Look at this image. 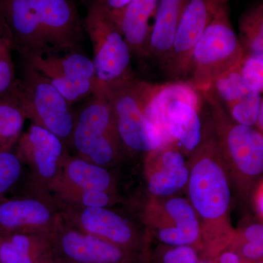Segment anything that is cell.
Instances as JSON below:
<instances>
[{
    "label": "cell",
    "instance_id": "9a60e30c",
    "mask_svg": "<svg viewBox=\"0 0 263 263\" xmlns=\"http://www.w3.org/2000/svg\"><path fill=\"white\" fill-rule=\"evenodd\" d=\"M32 195L0 202V236L19 233H52L60 214L49 194Z\"/></svg>",
    "mask_w": 263,
    "mask_h": 263
},
{
    "label": "cell",
    "instance_id": "6da1fadb",
    "mask_svg": "<svg viewBox=\"0 0 263 263\" xmlns=\"http://www.w3.org/2000/svg\"><path fill=\"white\" fill-rule=\"evenodd\" d=\"M187 162L186 187L200 223V257L215 259L228 248L235 230L230 219L231 182L209 119L204 123L202 141Z\"/></svg>",
    "mask_w": 263,
    "mask_h": 263
},
{
    "label": "cell",
    "instance_id": "484cf974",
    "mask_svg": "<svg viewBox=\"0 0 263 263\" xmlns=\"http://www.w3.org/2000/svg\"><path fill=\"white\" fill-rule=\"evenodd\" d=\"M243 56H263V5H252L239 19L238 36Z\"/></svg>",
    "mask_w": 263,
    "mask_h": 263
},
{
    "label": "cell",
    "instance_id": "83f0119b",
    "mask_svg": "<svg viewBox=\"0 0 263 263\" xmlns=\"http://www.w3.org/2000/svg\"><path fill=\"white\" fill-rule=\"evenodd\" d=\"M23 164L14 151L0 152V202L6 194L18 182L22 176Z\"/></svg>",
    "mask_w": 263,
    "mask_h": 263
},
{
    "label": "cell",
    "instance_id": "ac0fdd59",
    "mask_svg": "<svg viewBox=\"0 0 263 263\" xmlns=\"http://www.w3.org/2000/svg\"><path fill=\"white\" fill-rule=\"evenodd\" d=\"M0 13L24 59L53 52L28 0H0Z\"/></svg>",
    "mask_w": 263,
    "mask_h": 263
},
{
    "label": "cell",
    "instance_id": "277c9868",
    "mask_svg": "<svg viewBox=\"0 0 263 263\" xmlns=\"http://www.w3.org/2000/svg\"><path fill=\"white\" fill-rule=\"evenodd\" d=\"M243 51L230 19L228 0H223L194 48L186 81L200 91L238 65Z\"/></svg>",
    "mask_w": 263,
    "mask_h": 263
},
{
    "label": "cell",
    "instance_id": "7a4b0ae2",
    "mask_svg": "<svg viewBox=\"0 0 263 263\" xmlns=\"http://www.w3.org/2000/svg\"><path fill=\"white\" fill-rule=\"evenodd\" d=\"M204 105L202 93L187 81L147 84L145 116L162 134L164 144L175 142L183 155L190 156L202 141Z\"/></svg>",
    "mask_w": 263,
    "mask_h": 263
},
{
    "label": "cell",
    "instance_id": "d4e9b609",
    "mask_svg": "<svg viewBox=\"0 0 263 263\" xmlns=\"http://www.w3.org/2000/svg\"><path fill=\"white\" fill-rule=\"evenodd\" d=\"M25 120L13 95L0 98V152L13 150Z\"/></svg>",
    "mask_w": 263,
    "mask_h": 263
},
{
    "label": "cell",
    "instance_id": "2e32d148",
    "mask_svg": "<svg viewBox=\"0 0 263 263\" xmlns=\"http://www.w3.org/2000/svg\"><path fill=\"white\" fill-rule=\"evenodd\" d=\"M53 53L77 51L82 28L69 0H28Z\"/></svg>",
    "mask_w": 263,
    "mask_h": 263
},
{
    "label": "cell",
    "instance_id": "4dcf8cb0",
    "mask_svg": "<svg viewBox=\"0 0 263 263\" xmlns=\"http://www.w3.org/2000/svg\"><path fill=\"white\" fill-rule=\"evenodd\" d=\"M254 208H255L256 212L259 216L261 220L263 217V192H262V182L258 183L257 190L254 191Z\"/></svg>",
    "mask_w": 263,
    "mask_h": 263
},
{
    "label": "cell",
    "instance_id": "ba28073f",
    "mask_svg": "<svg viewBox=\"0 0 263 263\" xmlns=\"http://www.w3.org/2000/svg\"><path fill=\"white\" fill-rule=\"evenodd\" d=\"M84 27L92 44V62L98 87L133 79L130 50L111 17L90 4Z\"/></svg>",
    "mask_w": 263,
    "mask_h": 263
},
{
    "label": "cell",
    "instance_id": "44dd1931",
    "mask_svg": "<svg viewBox=\"0 0 263 263\" xmlns=\"http://www.w3.org/2000/svg\"><path fill=\"white\" fill-rule=\"evenodd\" d=\"M51 233H19L0 236V263H54Z\"/></svg>",
    "mask_w": 263,
    "mask_h": 263
},
{
    "label": "cell",
    "instance_id": "8992f818",
    "mask_svg": "<svg viewBox=\"0 0 263 263\" xmlns=\"http://www.w3.org/2000/svg\"><path fill=\"white\" fill-rule=\"evenodd\" d=\"M90 99L76 116L70 146L81 158L108 168L119 160L122 143L105 91L97 88Z\"/></svg>",
    "mask_w": 263,
    "mask_h": 263
},
{
    "label": "cell",
    "instance_id": "4316f807",
    "mask_svg": "<svg viewBox=\"0 0 263 263\" xmlns=\"http://www.w3.org/2000/svg\"><path fill=\"white\" fill-rule=\"evenodd\" d=\"M200 252L190 246L159 245L150 252L148 249L143 263H198Z\"/></svg>",
    "mask_w": 263,
    "mask_h": 263
},
{
    "label": "cell",
    "instance_id": "3957f363",
    "mask_svg": "<svg viewBox=\"0 0 263 263\" xmlns=\"http://www.w3.org/2000/svg\"><path fill=\"white\" fill-rule=\"evenodd\" d=\"M201 93L230 181L245 198L262 178L263 134L254 127L235 122L214 99Z\"/></svg>",
    "mask_w": 263,
    "mask_h": 263
},
{
    "label": "cell",
    "instance_id": "7402d4cb",
    "mask_svg": "<svg viewBox=\"0 0 263 263\" xmlns=\"http://www.w3.org/2000/svg\"><path fill=\"white\" fill-rule=\"evenodd\" d=\"M187 0H159L148 45V58L163 70L171 54L176 29Z\"/></svg>",
    "mask_w": 263,
    "mask_h": 263
},
{
    "label": "cell",
    "instance_id": "9c48e42d",
    "mask_svg": "<svg viewBox=\"0 0 263 263\" xmlns=\"http://www.w3.org/2000/svg\"><path fill=\"white\" fill-rule=\"evenodd\" d=\"M146 234L161 245L190 246L201 252V232L187 199L152 196L143 214Z\"/></svg>",
    "mask_w": 263,
    "mask_h": 263
},
{
    "label": "cell",
    "instance_id": "d6986e66",
    "mask_svg": "<svg viewBox=\"0 0 263 263\" xmlns=\"http://www.w3.org/2000/svg\"><path fill=\"white\" fill-rule=\"evenodd\" d=\"M220 105L229 117L239 124H248L257 117L262 102L260 93L246 87L240 73V63L219 76L205 91Z\"/></svg>",
    "mask_w": 263,
    "mask_h": 263
},
{
    "label": "cell",
    "instance_id": "f546056e",
    "mask_svg": "<svg viewBox=\"0 0 263 263\" xmlns=\"http://www.w3.org/2000/svg\"><path fill=\"white\" fill-rule=\"evenodd\" d=\"M215 259L216 263H243L238 254L227 249L221 252Z\"/></svg>",
    "mask_w": 263,
    "mask_h": 263
},
{
    "label": "cell",
    "instance_id": "f1b7e54d",
    "mask_svg": "<svg viewBox=\"0 0 263 263\" xmlns=\"http://www.w3.org/2000/svg\"><path fill=\"white\" fill-rule=\"evenodd\" d=\"M240 73L246 87L262 94L263 56H243L240 62Z\"/></svg>",
    "mask_w": 263,
    "mask_h": 263
},
{
    "label": "cell",
    "instance_id": "cb8c5ba5",
    "mask_svg": "<svg viewBox=\"0 0 263 263\" xmlns=\"http://www.w3.org/2000/svg\"><path fill=\"white\" fill-rule=\"evenodd\" d=\"M46 193L56 203L78 208H110L120 201L117 193L84 190L61 181L51 185Z\"/></svg>",
    "mask_w": 263,
    "mask_h": 263
},
{
    "label": "cell",
    "instance_id": "603a6c76",
    "mask_svg": "<svg viewBox=\"0 0 263 263\" xmlns=\"http://www.w3.org/2000/svg\"><path fill=\"white\" fill-rule=\"evenodd\" d=\"M57 181L84 190L117 193V181L108 168L79 156L67 157Z\"/></svg>",
    "mask_w": 263,
    "mask_h": 263
},
{
    "label": "cell",
    "instance_id": "ffe728a7",
    "mask_svg": "<svg viewBox=\"0 0 263 263\" xmlns=\"http://www.w3.org/2000/svg\"><path fill=\"white\" fill-rule=\"evenodd\" d=\"M159 0H132L114 22L122 32L132 55L148 58V45L152 29L149 20L155 15Z\"/></svg>",
    "mask_w": 263,
    "mask_h": 263
},
{
    "label": "cell",
    "instance_id": "5bb4252c",
    "mask_svg": "<svg viewBox=\"0 0 263 263\" xmlns=\"http://www.w3.org/2000/svg\"><path fill=\"white\" fill-rule=\"evenodd\" d=\"M223 0H187L163 68L171 81H186L194 48Z\"/></svg>",
    "mask_w": 263,
    "mask_h": 263
},
{
    "label": "cell",
    "instance_id": "e575fe53",
    "mask_svg": "<svg viewBox=\"0 0 263 263\" xmlns=\"http://www.w3.org/2000/svg\"><path fill=\"white\" fill-rule=\"evenodd\" d=\"M54 263H60V262H55Z\"/></svg>",
    "mask_w": 263,
    "mask_h": 263
},
{
    "label": "cell",
    "instance_id": "30bf717a",
    "mask_svg": "<svg viewBox=\"0 0 263 263\" xmlns=\"http://www.w3.org/2000/svg\"><path fill=\"white\" fill-rule=\"evenodd\" d=\"M54 204L63 219L74 228L136 254L141 260L149 249V238L146 233H141L129 219L110 208Z\"/></svg>",
    "mask_w": 263,
    "mask_h": 263
},
{
    "label": "cell",
    "instance_id": "e0dca14e",
    "mask_svg": "<svg viewBox=\"0 0 263 263\" xmlns=\"http://www.w3.org/2000/svg\"><path fill=\"white\" fill-rule=\"evenodd\" d=\"M144 173L152 196L165 197L186 187L190 170L179 146L169 142L147 154Z\"/></svg>",
    "mask_w": 263,
    "mask_h": 263
},
{
    "label": "cell",
    "instance_id": "8fae6325",
    "mask_svg": "<svg viewBox=\"0 0 263 263\" xmlns=\"http://www.w3.org/2000/svg\"><path fill=\"white\" fill-rule=\"evenodd\" d=\"M24 61L46 76L71 105L91 97L98 88L92 60L79 52H51Z\"/></svg>",
    "mask_w": 263,
    "mask_h": 263
},
{
    "label": "cell",
    "instance_id": "7c38bea8",
    "mask_svg": "<svg viewBox=\"0 0 263 263\" xmlns=\"http://www.w3.org/2000/svg\"><path fill=\"white\" fill-rule=\"evenodd\" d=\"M14 149L22 163L29 167L34 190L43 192L60 177L70 155L60 138L34 124L22 133Z\"/></svg>",
    "mask_w": 263,
    "mask_h": 263
},
{
    "label": "cell",
    "instance_id": "1f68e13d",
    "mask_svg": "<svg viewBox=\"0 0 263 263\" xmlns=\"http://www.w3.org/2000/svg\"><path fill=\"white\" fill-rule=\"evenodd\" d=\"M254 127L257 130H258L259 133L263 134V105L261 107L260 110H259L258 116H257V121H256V124Z\"/></svg>",
    "mask_w": 263,
    "mask_h": 263
},
{
    "label": "cell",
    "instance_id": "4fadbf2b",
    "mask_svg": "<svg viewBox=\"0 0 263 263\" xmlns=\"http://www.w3.org/2000/svg\"><path fill=\"white\" fill-rule=\"evenodd\" d=\"M51 241L54 258L60 263H141L139 256L74 228L61 214Z\"/></svg>",
    "mask_w": 263,
    "mask_h": 263
},
{
    "label": "cell",
    "instance_id": "d6a6232c",
    "mask_svg": "<svg viewBox=\"0 0 263 263\" xmlns=\"http://www.w3.org/2000/svg\"><path fill=\"white\" fill-rule=\"evenodd\" d=\"M8 30H9V29H8V25H7L3 15L0 13V42H1L2 39Z\"/></svg>",
    "mask_w": 263,
    "mask_h": 263
},
{
    "label": "cell",
    "instance_id": "836d02e7",
    "mask_svg": "<svg viewBox=\"0 0 263 263\" xmlns=\"http://www.w3.org/2000/svg\"><path fill=\"white\" fill-rule=\"evenodd\" d=\"M198 263H216V259L200 257Z\"/></svg>",
    "mask_w": 263,
    "mask_h": 263
},
{
    "label": "cell",
    "instance_id": "52a82bcc",
    "mask_svg": "<svg viewBox=\"0 0 263 263\" xmlns=\"http://www.w3.org/2000/svg\"><path fill=\"white\" fill-rule=\"evenodd\" d=\"M146 84L133 78L102 89L110 102L122 145L148 154L162 146L164 140L143 111Z\"/></svg>",
    "mask_w": 263,
    "mask_h": 263
},
{
    "label": "cell",
    "instance_id": "5b68a950",
    "mask_svg": "<svg viewBox=\"0 0 263 263\" xmlns=\"http://www.w3.org/2000/svg\"><path fill=\"white\" fill-rule=\"evenodd\" d=\"M26 119L44 128L70 146L76 115L71 105L49 80L24 61L22 79L11 94Z\"/></svg>",
    "mask_w": 263,
    "mask_h": 263
}]
</instances>
